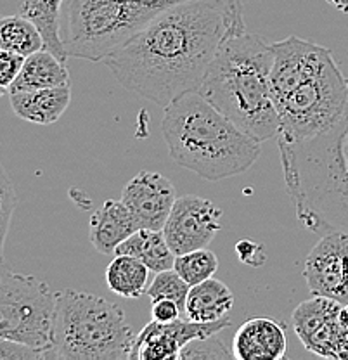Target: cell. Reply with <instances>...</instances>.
Masks as SVG:
<instances>
[{"instance_id":"cell-1","label":"cell","mask_w":348,"mask_h":360,"mask_svg":"<svg viewBox=\"0 0 348 360\" xmlns=\"http://www.w3.org/2000/svg\"><path fill=\"white\" fill-rule=\"evenodd\" d=\"M241 0H184L156 14L104 65L120 85L158 106L198 92Z\"/></svg>"},{"instance_id":"cell-2","label":"cell","mask_w":348,"mask_h":360,"mask_svg":"<svg viewBox=\"0 0 348 360\" xmlns=\"http://www.w3.org/2000/svg\"><path fill=\"white\" fill-rule=\"evenodd\" d=\"M272 58V44L248 32L245 18H241L224 35L198 90L258 142L276 137L279 130L269 84Z\"/></svg>"},{"instance_id":"cell-3","label":"cell","mask_w":348,"mask_h":360,"mask_svg":"<svg viewBox=\"0 0 348 360\" xmlns=\"http://www.w3.org/2000/svg\"><path fill=\"white\" fill-rule=\"evenodd\" d=\"M284 184L303 229L348 232V101L338 122L317 137L278 141Z\"/></svg>"},{"instance_id":"cell-4","label":"cell","mask_w":348,"mask_h":360,"mask_svg":"<svg viewBox=\"0 0 348 360\" xmlns=\"http://www.w3.org/2000/svg\"><path fill=\"white\" fill-rule=\"evenodd\" d=\"M162 132L170 156L210 182L250 170L262 155V142L243 132L200 92L186 94L165 108Z\"/></svg>"},{"instance_id":"cell-5","label":"cell","mask_w":348,"mask_h":360,"mask_svg":"<svg viewBox=\"0 0 348 360\" xmlns=\"http://www.w3.org/2000/svg\"><path fill=\"white\" fill-rule=\"evenodd\" d=\"M134 341L136 335L115 303L77 290L56 292L49 359L130 360Z\"/></svg>"},{"instance_id":"cell-6","label":"cell","mask_w":348,"mask_h":360,"mask_svg":"<svg viewBox=\"0 0 348 360\" xmlns=\"http://www.w3.org/2000/svg\"><path fill=\"white\" fill-rule=\"evenodd\" d=\"M184 0H65L59 35L68 58L104 61L153 18Z\"/></svg>"},{"instance_id":"cell-7","label":"cell","mask_w":348,"mask_h":360,"mask_svg":"<svg viewBox=\"0 0 348 360\" xmlns=\"http://www.w3.org/2000/svg\"><path fill=\"white\" fill-rule=\"evenodd\" d=\"M348 101V78L336 61H329L319 73L307 78L276 101L278 141L300 142L331 129Z\"/></svg>"},{"instance_id":"cell-8","label":"cell","mask_w":348,"mask_h":360,"mask_svg":"<svg viewBox=\"0 0 348 360\" xmlns=\"http://www.w3.org/2000/svg\"><path fill=\"white\" fill-rule=\"evenodd\" d=\"M56 292L46 281L6 269L0 262V338L44 352L52 348Z\"/></svg>"},{"instance_id":"cell-9","label":"cell","mask_w":348,"mask_h":360,"mask_svg":"<svg viewBox=\"0 0 348 360\" xmlns=\"http://www.w3.org/2000/svg\"><path fill=\"white\" fill-rule=\"evenodd\" d=\"M336 300L312 295L295 309L293 328L303 347L324 359L348 360V322Z\"/></svg>"},{"instance_id":"cell-10","label":"cell","mask_w":348,"mask_h":360,"mask_svg":"<svg viewBox=\"0 0 348 360\" xmlns=\"http://www.w3.org/2000/svg\"><path fill=\"white\" fill-rule=\"evenodd\" d=\"M222 210L196 194L179 196L174 202L163 234L168 246L177 255L208 248L215 236L222 231Z\"/></svg>"},{"instance_id":"cell-11","label":"cell","mask_w":348,"mask_h":360,"mask_svg":"<svg viewBox=\"0 0 348 360\" xmlns=\"http://www.w3.org/2000/svg\"><path fill=\"white\" fill-rule=\"evenodd\" d=\"M303 277L312 295L348 305V232L321 236L307 255Z\"/></svg>"},{"instance_id":"cell-12","label":"cell","mask_w":348,"mask_h":360,"mask_svg":"<svg viewBox=\"0 0 348 360\" xmlns=\"http://www.w3.org/2000/svg\"><path fill=\"white\" fill-rule=\"evenodd\" d=\"M231 328V319L213 322H194L177 319L172 322L151 321L136 336L130 360H179L182 348L196 338L219 335Z\"/></svg>"},{"instance_id":"cell-13","label":"cell","mask_w":348,"mask_h":360,"mask_svg":"<svg viewBox=\"0 0 348 360\" xmlns=\"http://www.w3.org/2000/svg\"><path fill=\"white\" fill-rule=\"evenodd\" d=\"M174 184L158 172H139L122 193V202L139 229L163 231L174 202L177 200Z\"/></svg>"},{"instance_id":"cell-14","label":"cell","mask_w":348,"mask_h":360,"mask_svg":"<svg viewBox=\"0 0 348 360\" xmlns=\"http://www.w3.org/2000/svg\"><path fill=\"white\" fill-rule=\"evenodd\" d=\"M286 350L284 326L272 317L248 319L232 340V354L239 360H283Z\"/></svg>"},{"instance_id":"cell-15","label":"cell","mask_w":348,"mask_h":360,"mask_svg":"<svg viewBox=\"0 0 348 360\" xmlns=\"http://www.w3.org/2000/svg\"><path fill=\"white\" fill-rule=\"evenodd\" d=\"M9 101L16 116L25 122L35 125H52L68 110L71 85L14 92L9 94Z\"/></svg>"},{"instance_id":"cell-16","label":"cell","mask_w":348,"mask_h":360,"mask_svg":"<svg viewBox=\"0 0 348 360\" xmlns=\"http://www.w3.org/2000/svg\"><path fill=\"white\" fill-rule=\"evenodd\" d=\"M136 220L122 200H108L91 217V243L101 255H115L116 248L137 231Z\"/></svg>"},{"instance_id":"cell-17","label":"cell","mask_w":348,"mask_h":360,"mask_svg":"<svg viewBox=\"0 0 348 360\" xmlns=\"http://www.w3.org/2000/svg\"><path fill=\"white\" fill-rule=\"evenodd\" d=\"M70 85V71L66 61L59 59L47 49L33 52L25 59L16 80L11 84L9 94L23 92V90L51 89Z\"/></svg>"},{"instance_id":"cell-18","label":"cell","mask_w":348,"mask_h":360,"mask_svg":"<svg viewBox=\"0 0 348 360\" xmlns=\"http://www.w3.org/2000/svg\"><path fill=\"white\" fill-rule=\"evenodd\" d=\"M234 307V295L227 284L213 277L191 286L186 300V317L194 322H213L227 317Z\"/></svg>"},{"instance_id":"cell-19","label":"cell","mask_w":348,"mask_h":360,"mask_svg":"<svg viewBox=\"0 0 348 360\" xmlns=\"http://www.w3.org/2000/svg\"><path fill=\"white\" fill-rule=\"evenodd\" d=\"M115 255H132L144 262L155 274L174 269L175 262V253L168 246L163 231L153 229H137L129 239L116 248Z\"/></svg>"},{"instance_id":"cell-20","label":"cell","mask_w":348,"mask_h":360,"mask_svg":"<svg viewBox=\"0 0 348 360\" xmlns=\"http://www.w3.org/2000/svg\"><path fill=\"white\" fill-rule=\"evenodd\" d=\"M148 265L132 255H116L106 269V284L123 298H141L148 291Z\"/></svg>"},{"instance_id":"cell-21","label":"cell","mask_w":348,"mask_h":360,"mask_svg":"<svg viewBox=\"0 0 348 360\" xmlns=\"http://www.w3.org/2000/svg\"><path fill=\"white\" fill-rule=\"evenodd\" d=\"M63 2L65 0H23L20 14L35 22L37 28L42 33L47 51L66 61L68 56L59 35V16H61Z\"/></svg>"},{"instance_id":"cell-22","label":"cell","mask_w":348,"mask_h":360,"mask_svg":"<svg viewBox=\"0 0 348 360\" xmlns=\"http://www.w3.org/2000/svg\"><path fill=\"white\" fill-rule=\"evenodd\" d=\"M0 49L28 58L46 49V44L35 22L23 14H16L0 18Z\"/></svg>"},{"instance_id":"cell-23","label":"cell","mask_w":348,"mask_h":360,"mask_svg":"<svg viewBox=\"0 0 348 360\" xmlns=\"http://www.w3.org/2000/svg\"><path fill=\"white\" fill-rule=\"evenodd\" d=\"M217 269H219V258L207 248L189 251V253L184 255H177L174 262V270L189 286L200 284L210 279V277H213Z\"/></svg>"},{"instance_id":"cell-24","label":"cell","mask_w":348,"mask_h":360,"mask_svg":"<svg viewBox=\"0 0 348 360\" xmlns=\"http://www.w3.org/2000/svg\"><path fill=\"white\" fill-rule=\"evenodd\" d=\"M189 284L174 269H168L156 274L155 279L148 286L146 295L151 298V302H155V300H172V302H175L181 307L182 312L186 315V300L187 295H189Z\"/></svg>"},{"instance_id":"cell-25","label":"cell","mask_w":348,"mask_h":360,"mask_svg":"<svg viewBox=\"0 0 348 360\" xmlns=\"http://www.w3.org/2000/svg\"><path fill=\"white\" fill-rule=\"evenodd\" d=\"M210 360V359H234L232 350L226 347L219 335H212L207 338H196L189 341L182 348L179 360Z\"/></svg>"},{"instance_id":"cell-26","label":"cell","mask_w":348,"mask_h":360,"mask_svg":"<svg viewBox=\"0 0 348 360\" xmlns=\"http://www.w3.org/2000/svg\"><path fill=\"white\" fill-rule=\"evenodd\" d=\"M16 208V193L11 182L9 175L0 165V262L4 257V245H6L7 232H9L11 219Z\"/></svg>"},{"instance_id":"cell-27","label":"cell","mask_w":348,"mask_h":360,"mask_svg":"<svg viewBox=\"0 0 348 360\" xmlns=\"http://www.w3.org/2000/svg\"><path fill=\"white\" fill-rule=\"evenodd\" d=\"M25 56L11 51H0V85L9 90L25 65Z\"/></svg>"},{"instance_id":"cell-28","label":"cell","mask_w":348,"mask_h":360,"mask_svg":"<svg viewBox=\"0 0 348 360\" xmlns=\"http://www.w3.org/2000/svg\"><path fill=\"white\" fill-rule=\"evenodd\" d=\"M46 359L44 352L26 347L23 343L4 340L0 338V360H42Z\"/></svg>"},{"instance_id":"cell-29","label":"cell","mask_w":348,"mask_h":360,"mask_svg":"<svg viewBox=\"0 0 348 360\" xmlns=\"http://www.w3.org/2000/svg\"><path fill=\"white\" fill-rule=\"evenodd\" d=\"M236 255L241 260V264L252 265V267H262L267 262V251L265 246L255 241H239L236 245Z\"/></svg>"},{"instance_id":"cell-30","label":"cell","mask_w":348,"mask_h":360,"mask_svg":"<svg viewBox=\"0 0 348 360\" xmlns=\"http://www.w3.org/2000/svg\"><path fill=\"white\" fill-rule=\"evenodd\" d=\"M184 312L181 307L172 300H155L151 302V317L156 322H172L181 319ZM186 317V315H184Z\"/></svg>"},{"instance_id":"cell-31","label":"cell","mask_w":348,"mask_h":360,"mask_svg":"<svg viewBox=\"0 0 348 360\" xmlns=\"http://www.w3.org/2000/svg\"><path fill=\"white\" fill-rule=\"evenodd\" d=\"M326 2L335 7V9H338L340 13L348 14V0H326Z\"/></svg>"},{"instance_id":"cell-32","label":"cell","mask_w":348,"mask_h":360,"mask_svg":"<svg viewBox=\"0 0 348 360\" xmlns=\"http://www.w3.org/2000/svg\"><path fill=\"white\" fill-rule=\"evenodd\" d=\"M342 315H343V319H345V321L348 322V305H343V309H342Z\"/></svg>"},{"instance_id":"cell-33","label":"cell","mask_w":348,"mask_h":360,"mask_svg":"<svg viewBox=\"0 0 348 360\" xmlns=\"http://www.w3.org/2000/svg\"><path fill=\"white\" fill-rule=\"evenodd\" d=\"M0 51H2V49H0ZM6 92H9V90L4 87V85H0V97H2Z\"/></svg>"}]
</instances>
